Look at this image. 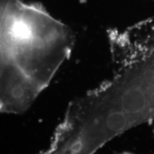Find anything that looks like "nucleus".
<instances>
[{"label":"nucleus","instance_id":"obj_1","mask_svg":"<svg viewBox=\"0 0 154 154\" xmlns=\"http://www.w3.org/2000/svg\"><path fill=\"white\" fill-rule=\"evenodd\" d=\"M74 44L72 30L42 6L1 1V101L26 109L49 84Z\"/></svg>","mask_w":154,"mask_h":154},{"label":"nucleus","instance_id":"obj_2","mask_svg":"<svg viewBox=\"0 0 154 154\" xmlns=\"http://www.w3.org/2000/svg\"><path fill=\"white\" fill-rule=\"evenodd\" d=\"M124 154H131V153H124Z\"/></svg>","mask_w":154,"mask_h":154}]
</instances>
